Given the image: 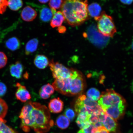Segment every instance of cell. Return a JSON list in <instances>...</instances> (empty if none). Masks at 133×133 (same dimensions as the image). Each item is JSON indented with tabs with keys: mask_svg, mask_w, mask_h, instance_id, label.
<instances>
[{
	"mask_svg": "<svg viewBox=\"0 0 133 133\" xmlns=\"http://www.w3.org/2000/svg\"><path fill=\"white\" fill-rule=\"evenodd\" d=\"M19 117L21 127L26 132L32 129L37 133H46L54 125L49 109L39 103H26L22 109Z\"/></svg>",
	"mask_w": 133,
	"mask_h": 133,
	"instance_id": "1",
	"label": "cell"
},
{
	"mask_svg": "<svg viewBox=\"0 0 133 133\" xmlns=\"http://www.w3.org/2000/svg\"><path fill=\"white\" fill-rule=\"evenodd\" d=\"M87 0H64L61 12L66 22L72 27L82 24L89 19Z\"/></svg>",
	"mask_w": 133,
	"mask_h": 133,
	"instance_id": "2",
	"label": "cell"
},
{
	"mask_svg": "<svg viewBox=\"0 0 133 133\" xmlns=\"http://www.w3.org/2000/svg\"><path fill=\"white\" fill-rule=\"evenodd\" d=\"M52 85L55 90L63 95L74 96L80 95L85 86L84 76L80 71L73 69L72 76L68 79H55Z\"/></svg>",
	"mask_w": 133,
	"mask_h": 133,
	"instance_id": "3",
	"label": "cell"
},
{
	"mask_svg": "<svg viewBox=\"0 0 133 133\" xmlns=\"http://www.w3.org/2000/svg\"><path fill=\"white\" fill-rule=\"evenodd\" d=\"M97 103L104 113L116 110H125L126 101L123 97L112 89L103 92Z\"/></svg>",
	"mask_w": 133,
	"mask_h": 133,
	"instance_id": "4",
	"label": "cell"
},
{
	"mask_svg": "<svg viewBox=\"0 0 133 133\" xmlns=\"http://www.w3.org/2000/svg\"><path fill=\"white\" fill-rule=\"evenodd\" d=\"M74 108L75 111L78 114L81 112L95 115L104 113L97 102L91 101L84 95H81L78 98Z\"/></svg>",
	"mask_w": 133,
	"mask_h": 133,
	"instance_id": "5",
	"label": "cell"
},
{
	"mask_svg": "<svg viewBox=\"0 0 133 133\" xmlns=\"http://www.w3.org/2000/svg\"><path fill=\"white\" fill-rule=\"evenodd\" d=\"M97 21L98 31L105 37H112L117 32V29L112 16L104 11L96 21Z\"/></svg>",
	"mask_w": 133,
	"mask_h": 133,
	"instance_id": "6",
	"label": "cell"
},
{
	"mask_svg": "<svg viewBox=\"0 0 133 133\" xmlns=\"http://www.w3.org/2000/svg\"><path fill=\"white\" fill-rule=\"evenodd\" d=\"M49 65L53 77L55 79H65L72 76V68L69 69L61 63L54 62L53 60L49 61Z\"/></svg>",
	"mask_w": 133,
	"mask_h": 133,
	"instance_id": "7",
	"label": "cell"
},
{
	"mask_svg": "<svg viewBox=\"0 0 133 133\" xmlns=\"http://www.w3.org/2000/svg\"><path fill=\"white\" fill-rule=\"evenodd\" d=\"M16 86L17 88L15 94L17 99L22 102H25L31 99V95L25 86L19 83H17Z\"/></svg>",
	"mask_w": 133,
	"mask_h": 133,
	"instance_id": "8",
	"label": "cell"
},
{
	"mask_svg": "<svg viewBox=\"0 0 133 133\" xmlns=\"http://www.w3.org/2000/svg\"><path fill=\"white\" fill-rule=\"evenodd\" d=\"M48 107L50 112L54 114H58L62 112L64 103L59 98H54L50 101Z\"/></svg>",
	"mask_w": 133,
	"mask_h": 133,
	"instance_id": "9",
	"label": "cell"
},
{
	"mask_svg": "<svg viewBox=\"0 0 133 133\" xmlns=\"http://www.w3.org/2000/svg\"><path fill=\"white\" fill-rule=\"evenodd\" d=\"M37 16V12L35 10L29 6L23 8L21 14V17L23 20L28 22L34 21Z\"/></svg>",
	"mask_w": 133,
	"mask_h": 133,
	"instance_id": "10",
	"label": "cell"
},
{
	"mask_svg": "<svg viewBox=\"0 0 133 133\" xmlns=\"http://www.w3.org/2000/svg\"><path fill=\"white\" fill-rule=\"evenodd\" d=\"M102 125L109 132H115L118 126L116 120L105 114L103 119Z\"/></svg>",
	"mask_w": 133,
	"mask_h": 133,
	"instance_id": "11",
	"label": "cell"
},
{
	"mask_svg": "<svg viewBox=\"0 0 133 133\" xmlns=\"http://www.w3.org/2000/svg\"><path fill=\"white\" fill-rule=\"evenodd\" d=\"M88 13L90 16L94 18L95 21L102 15L103 11L100 5L97 3H93L88 6Z\"/></svg>",
	"mask_w": 133,
	"mask_h": 133,
	"instance_id": "12",
	"label": "cell"
},
{
	"mask_svg": "<svg viewBox=\"0 0 133 133\" xmlns=\"http://www.w3.org/2000/svg\"><path fill=\"white\" fill-rule=\"evenodd\" d=\"M24 70L22 64L19 61H17L10 66V71L11 75L17 79L21 78Z\"/></svg>",
	"mask_w": 133,
	"mask_h": 133,
	"instance_id": "13",
	"label": "cell"
},
{
	"mask_svg": "<svg viewBox=\"0 0 133 133\" xmlns=\"http://www.w3.org/2000/svg\"><path fill=\"white\" fill-rule=\"evenodd\" d=\"M55 13L51 8L43 6L39 11L40 19L43 22H49L51 21Z\"/></svg>",
	"mask_w": 133,
	"mask_h": 133,
	"instance_id": "14",
	"label": "cell"
},
{
	"mask_svg": "<svg viewBox=\"0 0 133 133\" xmlns=\"http://www.w3.org/2000/svg\"><path fill=\"white\" fill-rule=\"evenodd\" d=\"M91 115L88 112H81L78 114L76 123L78 126L83 129L91 124L89 121Z\"/></svg>",
	"mask_w": 133,
	"mask_h": 133,
	"instance_id": "15",
	"label": "cell"
},
{
	"mask_svg": "<svg viewBox=\"0 0 133 133\" xmlns=\"http://www.w3.org/2000/svg\"><path fill=\"white\" fill-rule=\"evenodd\" d=\"M49 61L46 56L43 55H38L34 60L35 65L38 69H44L49 65Z\"/></svg>",
	"mask_w": 133,
	"mask_h": 133,
	"instance_id": "16",
	"label": "cell"
},
{
	"mask_svg": "<svg viewBox=\"0 0 133 133\" xmlns=\"http://www.w3.org/2000/svg\"><path fill=\"white\" fill-rule=\"evenodd\" d=\"M64 20L62 12L61 11H58L54 14L51 21L50 26L53 28L59 27L61 26Z\"/></svg>",
	"mask_w": 133,
	"mask_h": 133,
	"instance_id": "17",
	"label": "cell"
},
{
	"mask_svg": "<svg viewBox=\"0 0 133 133\" xmlns=\"http://www.w3.org/2000/svg\"><path fill=\"white\" fill-rule=\"evenodd\" d=\"M39 42V41L36 38H33L28 42L25 47V54L26 55H29L36 50Z\"/></svg>",
	"mask_w": 133,
	"mask_h": 133,
	"instance_id": "18",
	"label": "cell"
},
{
	"mask_svg": "<svg viewBox=\"0 0 133 133\" xmlns=\"http://www.w3.org/2000/svg\"><path fill=\"white\" fill-rule=\"evenodd\" d=\"M5 44L8 49L12 51H15L19 49L21 46L19 40L15 37L8 39L6 41Z\"/></svg>",
	"mask_w": 133,
	"mask_h": 133,
	"instance_id": "19",
	"label": "cell"
},
{
	"mask_svg": "<svg viewBox=\"0 0 133 133\" xmlns=\"http://www.w3.org/2000/svg\"><path fill=\"white\" fill-rule=\"evenodd\" d=\"M56 123L59 128L64 129L69 127L70 122L69 119L65 116L61 115L57 118Z\"/></svg>",
	"mask_w": 133,
	"mask_h": 133,
	"instance_id": "20",
	"label": "cell"
},
{
	"mask_svg": "<svg viewBox=\"0 0 133 133\" xmlns=\"http://www.w3.org/2000/svg\"><path fill=\"white\" fill-rule=\"evenodd\" d=\"M86 95L87 97L91 101L96 102L98 100L101 96L99 91L95 88L89 89L87 91Z\"/></svg>",
	"mask_w": 133,
	"mask_h": 133,
	"instance_id": "21",
	"label": "cell"
},
{
	"mask_svg": "<svg viewBox=\"0 0 133 133\" xmlns=\"http://www.w3.org/2000/svg\"><path fill=\"white\" fill-rule=\"evenodd\" d=\"M22 0H8V6L12 11H17L22 7Z\"/></svg>",
	"mask_w": 133,
	"mask_h": 133,
	"instance_id": "22",
	"label": "cell"
},
{
	"mask_svg": "<svg viewBox=\"0 0 133 133\" xmlns=\"http://www.w3.org/2000/svg\"><path fill=\"white\" fill-rule=\"evenodd\" d=\"M8 106L5 101L0 98V121L3 120L8 112Z\"/></svg>",
	"mask_w": 133,
	"mask_h": 133,
	"instance_id": "23",
	"label": "cell"
},
{
	"mask_svg": "<svg viewBox=\"0 0 133 133\" xmlns=\"http://www.w3.org/2000/svg\"><path fill=\"white\" fill-rule=\"evenodd\" d=\"M5 121L3 119L0 121V133H18L5 123Z\"/></svg>",
	"mask_w": 133,
	"mask_h": 133,
	"instance_id": "24",
	"label": "cell"
},
{
	"mask_svg": "<svg viewBox=\"0 0 133 133\" xmlns=\"http://www.w3.org/2000/svg\"><path fill=\"white\" fill-rule=\"evenodd\" d=\"M40 90L47 95L50 96L54 94L55 89L53 86L50 84L44 85L41 88Z\"/></svg>",
	"mask_w": 133,
	"mask_h": 133,
	"instance_id": "25",
	"label": "cell"
},
{
	"mask_svg": "<svg viewBox=\"0 0 133 133\" xmlns=\"http://www.w3.org/2000/svg\"><path fill=\"white\" fill-rule=\"evenodd\" d=\"M63 2V0H50L49 5L51 9L56 11L61 8Z\"/></svg>",
	"mask_w": 133,
	"mask_h": 133,
	"instance_id": "26",
	"label": "cell"
},
{
	"mask_svg": "<svg viewBox=\"0 0 133 133\" xmlns=\"http://www.w3.org/2000/svg\"><path fill=\"white\" fill-rule=\"evenodd\" d=\"M65 116L69 119V121H72L76 116V114L74 111L70 108H67L64 112Z\"/></svg>",
	"mask_w": 133,
	"mask_h": 133,
	"instance_id": "27",
	"label": "cell"
},
{
	"mask_svg": "<svg viewBox=\"0 0 133 133\" xmlns=\"http://www.w3.org/2000/svg\"><path fill=\"white\" fill-rule=\"evenodd\" d=\"M8 62V58L4 52L0 51V69L5 66Z\"/></svg>",
	"mask_w": 133,
	"mask_h": 133,
	"instance_id": "28",
	"label": "cell"
},
{
	"mask_svg": "<svg viewBox=\"0 0 133 133\" xmlns=\"http://www.w3.org/2000/svg\"><path fill=\"white\" fill-rule=\"evenodd\" d=\"M98 128L92 124H90L83 129L85 133H95Z\"/></svg>",
	"mask_w": 133,
	"mask_h": 133,
	"instance_id": "29",
	"label": "cell"
},
{
	"mask_svg": "<svg viewBox=\"0 0 133 133\" xmlns=\"http://www.w3.org/2000/svg\"><path fill=\"white\" fill-rule=\"evenodd\" d=\"M8 0H0V14H3L5 11L8 6Z\"/></svg>",
	"mask_w": 133,
	"mask_h": 133,
	"instance_id": "30",
	"label": "cell"
},
{
	"mask_svg": "<svg viewBox=\"0 0 133 133\" xmlns=\"http://www.w3.org/2000/svg\"><path fill=\"white\" fill-rule=\"evenodd\" d=\"M7 88L4 83L0 82V96H4L5 94Z\"/></svg>",
	"mask_w": 133,
	"mask_h": 133,
	"instance_id": "31",
	"label": "cell"
},
{
	"mask_svg": "<svg viewBox=\"0 0 133 133\" xmlns=\"http://www.w3.org/2000/svg\"><path fill=\"white\" fill-rule=\"evenodd\" d=\"M95 133H109V132L104 126H102L98 128Z\"/></svg>",
	"mask_w": 133,
	"mask_h": 133,
	"instance_id": "32",
	"label": "cell"
},
{
	"mask_svg": "<svg viewBox=\"0 0 133 133\" xmlns=\"http://www.w3.org/2000/svg\"><path fill=\"white\" fill-rule=\"evenodd\" d=\"M58 32L60 33H64L66 32V29L65 26H61L58 27L57 29Z\"/></svg>",
	"mask_w": 133,
	"mask_h": 133,
	"instance_id": "33",
	"label": "cell"
},
{
	"mask_svg": "<svg viewBox=\"0 0 133 133\" xmlns=\"http://www.w3.org/2000/svg\"><path fill=\"white\" fill-rule=\"evenodd\" d=\"M39 95L42 98L44 99H49L50 97V96L47 95L41 90L39 91Z\"/></svg>",
	"mask_w": 133,
	"mask_h": 133,
	"instance_id": "34",
	"label": "cell"
},
{
	"mask_svg": "<svg viewBox=\"0 0 133 133\" xmlns=\"http://www.w3.org/2000/svg\"><path fill=\"white\" fill-rule=\"evenodd\" d=\"M121 2L124 4L129 5L133 2V0H120Z\"/></svg>",
	"mask_w": 133,
	"mask_h": 133,
	"instance_id": "35",
	"label": "cell"
},
{
	"mask_svg": "<svg viewBox=\"0 0 133 133\" xmlns=\"http://www.w3.org/2000/svg\"><path fill=\"white\" fill-rule=\"evenodd\" d=\"M38 1L41 4H44L47 3L49 0H38Z\"/></svg>",
	"mask_w": 133,
	"mask_h": 133,
	"instance_id": "36",
	"label": "cell"
},
{
	"mask_svg": "<svg viewBox=\"0 0 133 133\" xmlns=\"http://www.w3.org/2000/svg\"><path fill=\"white\" fill-rule=\"evenodd\" d=\"M77 133H85L84 132V130L83 129H81L80 130H79Z\"/></svg>",
	"mask_w": 133,
	"mask_h": 133,
	"instance_id": "37",
	"label": "cell"
}]
</instances>
